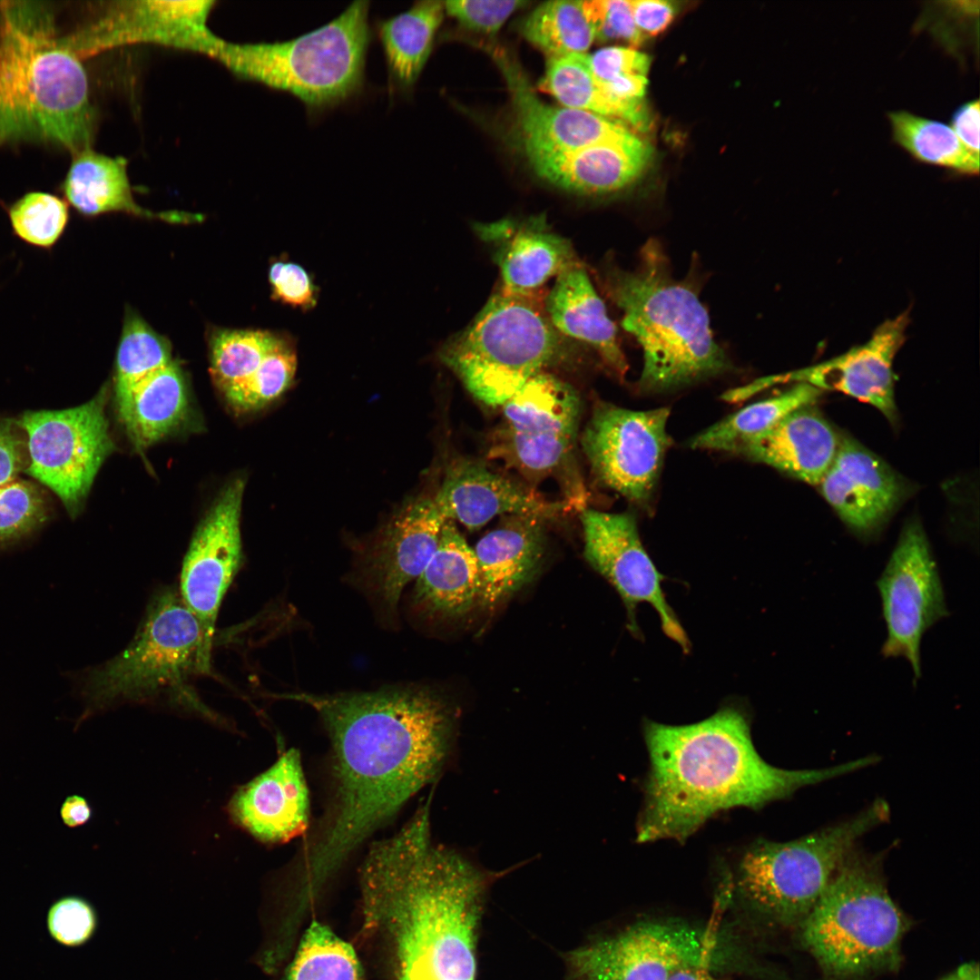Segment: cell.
I'll list each match as a JSON object with an SVG mask.
<instances>
[{"mask_svg": "<svg viewBox=\"0 0 980 980\" xmlns=\"http://www.w3.org/2000/svg\"><path fill=\"white\" fill-rule=\"evenodd\" d=\"M593 75L601 84L626 75L646 76L651 58L629 47L610 46L590 55Z\"/></svg>", "mask_w": 980, "mask_h": 980, "instance_id": "49", "label": "cell"}, {"mask_svg": "<svg viewBox=\"0 0 980 980\" xmlns=\"http://www.w3.org/2000/svg\"><path fill=\"white\" fill-rule=\"evenodd\" d=\"M817 486L841 521L864 539L881 528L906 495L904 482L884 460L842 435Z\"/></svg>", "mask_w": 980, "mask_h": 980, "instance_id": "20", "label": "cell"}, {"mask_svg": "<svg viewBox=\"0 0 980 980\" xmlns=\"http://www.w3.org/2000/svg\"><path fill=\"white\" fill-rule=\"evenodd\" d=\"M494 58L508 84L526 155L568 152L629 131L590 112L544 103L514 59L501 51Z\"/></svg>", "mask_w": 980, "mask_h": 980, "instance_id": "23", "label": "cell"}, {"mask_svg": "<svg viewBox=\"0 0 980 980\" xmlns=\"http://www.w3.org/2000/svg\"><path fill=\"white\" fill-rule=\"evenodd\" d=\"M980 102L975 99L964 103L952 113L950 126L962 144L979 158Z\"/></svg>", "mask_w": 980, "mask_h": 980, "instance_id": "52", "label": "cell"}, {"mask_svg": "<svg viewBox=\"0 0 980 980\" xmlns=\"http://www.w3.org/2000/svg\"><path fill=\"white\" fill-rule=\"evenodd\" d=\"M650 144L630 131L575 150L527 155L538 176L561 189L588 195L612 193L634 183L652 159Z\"/></svg>", "mask_w": 980, "mask_h": 980, "instance_id": "24", "label": "cell"}, {"mask_svg": "<svg viewBox=\"0 0 980 980\" xmlns=\"http://www.w3.org/2000/svg\"><path fill=\"white\" fill-rule=\"evenodd\" d=\"M823 391L805 383H796L775 397L750 404L728 416L695 436L690 446L695 449L735 453L741 446L776 426L792 411L814 405Z\"/></svg>", "mask_w": 980, "mask_h": 980, "instance_id": "35", "label": "cell"}, {"mask_svg": "<svg viewBox=\"0 0 980 980\" xmlns=\"http://www.w3.org/2000/svg\"><path fill=\"white\" fill-rule=\"evenodd\" d=\"M544 522L534 515H508L504 524L477 542L474 553L479 572V603L495 605L531 579L544 554Z\"/></svg>", "mask_w": 980, "mask_h": 980, "instance_id": "26", "label": "cell"}, {"mask_svg": "<svg viewBox=\"0 0 980 980\" xmlns=\"http://www.w3.org/2000/svg\"><path fill=\"white\" fill-rule=\"evenodd\" d=\"M187 410L185 380L172 361L143 380L118 413L133 444L144 448L173 431Z\"/></svg>", "mask_w": 980, "mask_h": 980, "instance_id": "33", "label": "cell"}, {"mask_svg": "<svg viewBox=\"0 0 980 980\" xmlns=\"http://www.w3.org/2000/svg\"><path fill=\"white\" fill-rule=\"evenodd\" d=\"M296 368L295 351L287 341L277 337L256 372L244 383L226 392L224 397L239 412L260 409L289 387Z\"/></svg>", "mask_w": 980, "mask_h": 980, "instance_id": "42", "label": "cell"}, {"mask_svg": "<svg viewBox=\"0 0 980 980\" xmlns=\"http://www.w3.org/2000/svg\"><path fill=\"white\" fill-rule=\"evenodd\" d=\"M502 428L536 437L576 440L581 404L575 390L547 372L531 377L503 406Z\"/></svg>", "mask_w": 980, "mask_h": 980, "instance_id": "30", "label": "cell"}, {"mask_svg": "<svg viewBox=\"0 0 980 980\" xmlns=\"http://www.w3.org/2000/svg\"><path fill=\"white\" fill-rule=\"evenodd\" d=\"M368 1H355L329 23L289 41H221L212 58L235 75L288 92L310 111L358 93L371 41Z\"/></svg>", "mask_w": 980, "mask_h": 980, "instance_id": "9", "label": "cell"}, {"mask_svg": "<svg viewBox=\"0 0 980 980\" xmlns=\"http://www.w3.org/2000/svg\"><path fill=\"white\" fill-rule=\"evenodd\" d=\"M521 30L548 58L585 54L594 40L582 1L544 2L524 20Z\"/></svg>", "mask_w": 980, "mask_h": 980, "instance_id": "37", "label": "cell"}, {"mask_svg": "<svg viewBox=\"0 0 980 980\" xmlns=\"http://www.w3.org/2000/svg\"><path fill=\"white\" fill-rule=\"evenodd\" d=\"M501 291L532 296L553 276L579 264L571 243L556 233L528 227L517 230L500 251Z\"/></svg>", "mask_w": 980, "mask_h": 980, "instance_id": "32", "label": "cell"}, {"mask_svg": "<svg viewBox=\"0 0 980 980\" xmlns=\"http://www.w3.org/2000/svg\"><path fill=\"white\" fill-rule=\"evenodd\" d=\"M544 308L559 333L588 344L612 375L618 379L625 377L628 363L617 340L616 327L581 264L557 276Z\"/></svg>", "mask_w": 980, "mask_h": 980, "instance_id": "27", "label": "cell"}, {"mask_svg": "<svg viewBox=\"0 0 980 980\" xmlns=\"http://www.w3.org/2000/svg\"><path fill=\"white\" fill-rule=\"evenodd\" d=\"M732 951L708 929L652 919L570 952L567 964L574 980H668L685 966L731 965Z\"/></svg>", "mask_w": 980, "mask_h": 980, "instance_id": "11", "label": "cell"}, {"mask_svg": "<svg viewBox=\"0 0 980 980\" xmlns=\"http://www.w3.org/2000/svg\"><path fill=\"white\" fill-rule=\"evenodd\" d=\"M444 11L441 1L416 2L377 23L390 89L407 93L413 88L430 55Z\"/></svg>", "mask_w": 980, "mask_h": 980, "instance_id": "31", "label": "cell"}, {"mask_svg": "<svg viewBox=\"0 0 980 980\" xmlns=\"http://www.w3.org/2000/svg\"><path fill=\"white\" fill-rule=\"evenodd\" d=\"M581 522L584 557L620 595L630 631L640 636L636 609L640 603H649L657 612L666 636L688 653L689 638L662 588L665 577L645 550L633 514L582 509Z\"/></svg>", "mask_w": 980, "mask_h": 980, "instance_id": "15", "label": "cell"}, {"mask_svg": "<svg viewBox=\"0 0 980 980\" xmlns=\"http://www.w3.org/2000/svg\"><path fill=\"white\" fill-rule=\"evenodd\" d=\"M603 286L623 313L622 328L642 349L641 391L681 387L731 368L713 338L708 312L697 291L672 278L657 240L650 239L642 246L633 270L608 266Z\"/></svg>", "mask_w": 980, "mask_h": 980, "instance_id": "5", "label": "cell"}, {"mask_svg": "<svg viewBox=\"0 0 980 980\" xmlns=\"http://www.w3.org/2000/svg\"><path fill=\"white\" fill-rule=\"evenodd\" d=\"M14 234L35 248L51 249L63 236L69 220L66 202L44 191H31L8 210Z\"/></svg>", "mask_w": 980, "mask_h": 980, "instance_id": "43", "label": "cell"}, {"mask_svg": "<svg viewBox=\"0 0 980 980\" xmlns=\"http://www.w3.org/2000/svg\"><path fill=\"white\" fill-rule=\"evenodd\" d=\"M668 407L636 411L599 402L581 438L596 477L629 501L646 506L652 498L665 454Z\"/></svg>", "mask_w": 980, "mask_h": 980, "instance_id": "14", "label": "cell"}, {"mask_svg": "<svg viewBox=\"0 0 980 980\" xmlns=\"http://www.w3.org/2000/svg\"><path fill=\"white\" fill-rule=\"evenodd\" d=\"M126 167L124 158L101 154L91 147L74 153L63 185L67 201L79 213L88 217L122 211L168 222L189 223L201 220L197 214L152 212L141 207L133 199Z\"/></svg>", "mask_w": 980, "mask_h": 980, "instance_id": "28", "label": "cell"}, {"mask_svg": "<svg viewBox=\"0 0 980 980\" xmlns=\"http://www.w3.org/2000/svg\"><path fill=\"white\" fill-rule=\"evenodd\" d=\"M93 814L88 801L82 796L71 795L65 798L60 808V817L68 828H77L87 823Z\"/></svg>", "mask_w": 980, "mask_h": 980, "instance_id": "53", "label": "cell"}, {"mask_svg": "<svg viewBox=\"0 0 980 980\" xmlns=\"http://www.w3.org/2000/svg\"><path fill=\"white\" fill-rule=\"evenodd\" d=\"M630 5L635 25L643 36L662 33L675 15V6L669 1L635 0Z\"/></svg>", "mask_w": 980, "mask_h": 980, "instance_id": "51", "label": "cell"}, {"mask_svg": "<svg viewBox=\"0 0 980 980\" xmlns=\"http://www.w3.org/2000/svg\"><path fill=\"white\" fill-rule=\"evenodd\" d=\"M244 483L231 482L198 526L182 564L180 595L198 621L211 652L222 598L241 561L240 511Z\"/></svg>", "mask_w": 980, "mask_h": 980, "instance_id": "18", "label": "cell"}, {"mask_svg": "<svg viewBox=\"0 0 980 980\" xmlns=\"http://www.w3.org/2000/svg\"><path fill=\"white\" fill-rule=\"evenodd\" d=\"M889 813L886 801L877 799L857 816L800 838L753 842L730 873L732 896L765 925L796 928L858 840Z\"/></svg>", "mask_w": 980, "mask_h": 980, "instance_id": "8", "label": "cell"}, {"mask_svg": "<svg viewBox=\"0 0 980 980\" xmlns=\"http://www.w3.org/2000/svg\"><path fill=\"white\" fill-rule=\"evenodd\" d=\"M285 980H360L352 946L323 924L306 930Z\"/></svg>", "mask_w": 980, "mask_h": 980, "instance_id": "40", "label": "cell"}, {"mask_svg": "<svg viewBox=\"0 0 980 980\" xmlns=\"http://www.w3.org/2000/svg\"><path fill=\"white\" fill-rule=\"evenodd\" d=\"M479 572L474 550L446 520L437 547L416 578L413 601L429 613L456 616L478 602Z\"/></svg>", "mask_w": 980, "mask_h": 980, "instance_id": "29", "label": "cell"}, {"mask_svg": "<svg viewBox=\"0 0 980 980\" xmlns=\"http://www.w3.org/2000/svg\"><path fill=\"white\" fill-rule=\"evenodd\" d=\"M525 4L527 2L520 0H456L444 2V8L463 26L477 33L494 34Z\"/></svg>", "mask_w": 980, "mask_h": 980, "instance_id": "47", "label": "cell"}, {"mask_svg": "<svg viewBox=\"0 0 980 980\" xmlns=\"http://www.w3.org/2000/svg\"><path fill=\"white\" fill-rule=\"evenodd\" d=\"M269 279L277 299L303 309L316 304L315 286L301 266L293 262H274L270 268Z\"/></svg>", "mask_w": 980, "mask_h": 980, "instance_id": "48", "label": "cell"}, {"mask_svg": "<svg viewBox=\"0 0 980 980\" xmlns=\"http://www.w3.org/2000/svg\"><path fill=\"white\" fill-rule=\"evenodd\" d=\"M908 920L889 895L882 861L855 848L796 927L828 980H858L898 967Z\"/></svg>", "mask_w": 980, "mask_h": 980, "instance_id": "6", "label": "cell"}, {"mask_svg": "<svg viewBox=\"0 0 980 980\" xmlns=\"http://www.w3.org/2000/svg\"><path fill=\"white\" fill-rule=\"evenodd\" d=\"M277 336L260 330H221L211 342V373L223 394L260 368Z\"/></svg>", "mask_w": 980, "mask_h": 980, "instance_id": "41", "label": "cell"}, {"mask_svg": "<svg viewBox=\"0 0 980 980\" xmlns=\"http://www.w3.org/2000/svg\"><path fill=\"white\" fill-rule=\"evenodd\" d=\"M541 87L564 107L618 117L642 130L649 125L644 102L624 103L611 96L595 79L586 54L548 58Z\"/></svg>", "mask_w": 980, "mask_h": 980, "instance_id": "34", "label": "cell"}, {"mask_svg": "<svg viewBox=\"0 0 980 980\" xmlns=\"http://www.w3.org/2000/svg\"><path fill=\"white\" fill-rule=\"evenodd\" d=\"M574 444L573 439L529 436L500 427L494 436L489 456L535 483L563 472L571 465Z\"/></svg>", "mask_w": 980, "mask_h": 980, "instance_id": "39", "label": "cell"}, {"mask_svg": "<svg viewBox=\"0 0 980 980\" xmlns=\"http://www.w3.org/2000/svg\"><path fill=\"white\" fill-rule=\"evenodd\" d=\"M582 6L594 38L601 41L622 40L634 46L642 42L644 36L635 25L630 1H582Z\"/></svg>", "mask_w": 980, "mask_h": 980, "instance_id": "46", "label": "cell"}, {"mask_svg": "<svg viewBox=\"0 0 980 980\" xmlns=\"http://www.w3.org/2000/svg\"><path fill=\"white\" fill-rule=\"evenodd\" d=\"M211 652L201 628L172 588L159 592L130 644L80 678L85 709L79 722L114 704L145 701L167 695L211 720L210 711L189 686L196 674H209Z\"/></svg>", "mask_w": 980, "mask_h": 980, "instance_id": "7", "label": "cell"}, {"mask_svg": "<svg viewBox=\"0 0 980 980\" xmlns=\"http://www.w3.org/2000/svg\"><path fill=\"white\" fill-rule=\"evenodd\" d=\"M840 436L814 405L801 407L735 454L818 485L832 465Z\"/></svg>", "mask_w": 980, "mask_h": 980, "instance_id": "25", "label": "cell"}, {"mask_svg": "<svg viewBox=\"0 0 980 980\" xmlns=\"http://www.w3.org/2000/svg\"><path fill=\"white\" fill-rule=\"evenodd\" d=\"M493 877L431 842L413 818L375 843L360 872L363 914L393 944L398 980H475L476 936Z\"/></svg>", "mask_w": 980, "mask_h": 980, "instance_id": "2", "label": "cell"}, {"mask_svg": "<svg viewBox=\"0 0 980 980\" xmlns=\"http://www.w3.org/2000/svg\"><path fill=\"white\" fill-rule=\"evenodd\" d=\"M877 586L887 628L881 654L904 657L916 681L922 674V638L949 615L938 568L918 521L903 527Z\"/></svg>", "mask_w": 980, "mask_h": 980, "instance_id": "13", "label": "cell"}, {"mask_svg": "<svg viewBox=\"0 0 980 980\" xmlns=\"http://www.w3.org/2000/svg\"><path fill=\"white\" fill-rule=\"evenodd\" d=\"M668 980H717L712 970L701 965L685 966L675 971Z\"/></svg>", "mask_w": 980, "mask_h": 980, "instance_id": "54", "label": "cell"}, {"mask_svg": "<svg viewBox=\"0 0 980 980\" xmlns=\"http://www.w3.org/2000/svg\"><path fill=\"white\" fill-rule=\"evenodd\" d=\"M0 144L55 142L76 153L90 148L94 113L78 55L55 33L49 9L0 3Z\"/></svg>", "mask_w": 980, "mask_h": 980, "instance_id": "4", "label": "cell"}, {"mask_svg": "<svg viewBox=\"0 0 980 980\" xmlns=\"http://www.w3.org/2000/svg\"><path fill=\"white\" fill-rule=\"evenodd\" d=\"M893 141L915 160L963 175L979 173V158L959 141L950 125L907 111L887 113Z\"/></svg>", "mask_w": 980, "mask_h": 980, "instance_id": "36", "label": "cell"}, {"mask_svg": "<svg viewBox=\"0 0 980 980\" xmlns=\"http://www.w3.org/2000/svg\"><path fill=\"white\" fill-rule=\"evenodd\" d=\"M322 720L332 746L333 793L317 834L298 860V900L304 906L375 829L446 765L452 715L429 690L282 693Z\"/></svg>", "mask_w": 980, "mask_h": 980, "instance_id": "1", "label": "cell"}, {"mask_svg": "<svg viewBox=\"0 0 980 980\" xmlns=\"http://www.w3.org/2000/svg\"><path fill=\"white\" fill-rule=\"evenodd\" d=\"M446 520L434 498L414 500L393 516L366 553L356 582L385 618H396L403 589L427 565Z\"/></svg>", "mask_w": 980, "mask_h": 980, "instance_id": "19", "label": "cell"}, {"mask_svg": "<svg viewBox=\"0 0 980 980\" xmlns=\"http://www.w3.org/2000/svg\"><path fill=\"white\" fill-rule=\"evenodd\" d=\"M908 321L906 312L899 314L879 325L862 345L813 366L758 378L731 389L729 397L733 403H739L774 385L805 383L871 405L894 422L897 407L893 362L905 341Z\"/></svg>", "mask_w": 980, "mask_h": 980, "instance_id": "16", "label": "cell"}, {"mask_svg": "<svg viewBox=\"0 0 980 980\" xmlns=\"http://www.w3.org/2000/svg\"><path fill=\"white\" fill-rule=\"evenodd\" d=\"M106 389L76 407L24 413L26 473L50 488L74 514L114 445L105 415Z\"/></svg>", "mask_w": 980, "mask_h": 980, "instance_id": "12", "label": "cell"}, {"mask_svg": "<svg viewBox=\"0 0 980 980\" xmlns=\"http://www.w3.org/2000/svg\"><path fill=\"white\" fill-rule=\"evenodd\" d=\"M227 811L240 828L261 842L283 843L309 826V790L300 755L284 751L267 770L239 787Z\"/></svg>", "mask_w": 980, "mask_h": 980, "instance_id": "22", "label": "cell"}, {"mask_svg": "<svg viewBox=\"0 0 980 980\" xmlns=\"http://www.w3.org/2000/svg\"><path fill=\"white\" fill-rule=\"evenodd\" d=\"M560 333L536 295L499 291L438 357L478 400L503 406L531 377L558 359Z\"/></svg>", "mask_w": 980, "mask_h": 980, "instance_id": "10", "label": "cell"}, {"mask_svg": "<svg viewBox=\"0 0 980 980\" xmlns=\"http://www.w3.org/2000/svg\"><path fill=\"white\" fill-rule=\"evenodd\" d=\"M98 925L93 906L85 899L64 897L52 905L47 916V926L52 936L60 944L78 946L85 944L94 935Z\"/></svg>", "mask_w": 980, "mask_h": 980, "instance_id": "45", "label": "cell"}, {"mask_svg": "<svg viewBox=\"0 0 980 980\" xmlns=\"http://www.w3.org/2000/svg\"><path fill=\"white\" fill-rule=\"evenodd\" d=\"M643 734L650 768L636 828L641 843L684 842L722 810L757 809L873 764L868 756L820 769L774 767L758 753L747 715L733 705L687 725L645 720Z\"/></svg>", "mask_w": 980, "mask_h": 980, "instance_id": "3", "label": "cell"}, {"mask_svg": "<svg viewBox=\"0 0 980 980\" xmlns=\"http://www.w3.org/2000/svg\"><path fill=\"white\" fill-rule=\"evenodd\" d=\"M28 465L25 432L17 420L0 419V486L16 480Z\"/></svg>", "mask_w": 980, "mask_h": 980, "instance_id": "50", "label": "cell"}, {"mask_svg": "<svg viewBox=\"0 0 980 980\" xmlns=\"http://www.w3.org/2000/svg\"><path fill=\"white\" fill-rule=\"evenodd\" d=\"M940 980H979V966L974 962L964 964Z\"/></svg>", "mask_w": 980, "mask_h": 980, "instance_id": "55", "label": "cell"}, {"mask_svg": "<svg viewBox=\"0 0 980 980\" xmlns=\"http://www.w3.org/2000/svg\"><path fill=\"white\" fill-rule=\"evenodd\" d=\"M213 1H128L112 7L88 28L65 36L85 57L132 44H152L213 57L222 39L207 26Z\"/></svg>", "mask_w": 980, "mask_h": 980, "instance_id": "17", "label": "cell"}, {"mask_svg": "<svg viewBox=\"0 0 980 980\" xmlns=\"http://www.w3.org/2000/svg\"><path fill=\"white\" fill-rule=\"evenodd\" d=\"M172 361L165 338L137 316L126 318L116 356L114 392L118 412L143 380Z\"/></svg>", "mask_w": 980, "mask_h": 980, "instance_id": "38", "label": "cell"}, {"mask_svg": "<svg viewBox=\"0 0 980 980\" xmlns=\"http://www.w3.org/2000/svg\"><path fill=\"white\" fill-rule=\"evenodd\" d=\"M434 499L447 520L457 521L470 531L497 515L527 514L546 520L573 507L569 502L546 500L530 486L469 459L449 467Z\"/></svg>", "mask_w": 980, "mask_h": 980, "instance_id": "21", "label": "cell"}, {"mask_svg": "<svg viewBox=\"0 0 980 980\" xmlns=\"http://www.w3.org/2000/svg\"><path fill=\"white\" fill-rule=\"evenodd\" d=\"M47 503L34 484L15 480L0 486V544L20 540L47 518Z\"/></svg>", "mask_w": 980, "mask_h": 980, "instance_id": "44", "label": "cell"}]
</instances>
